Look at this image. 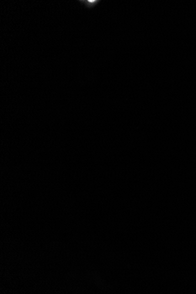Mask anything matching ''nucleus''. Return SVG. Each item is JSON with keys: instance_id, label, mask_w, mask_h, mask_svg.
Returning <instances> with one entry per match:
<instances>
[{"instance_id": "nucleus-1", "label": "nucleus", "mask_w": 196, "mask_h": 294, "mask_svg": "<svg viewBox=\"0 0 196 294\" xmlns=\"http://www.w3.org/2000/svg\"><path fill=\"white\" fill-rule=\"evenodd\" d=\"M79 2L85 4L86 6V7L90 8L94 6V5L99 1H94V0H88V1H79Z\"/></svg>"}]
</instances>
